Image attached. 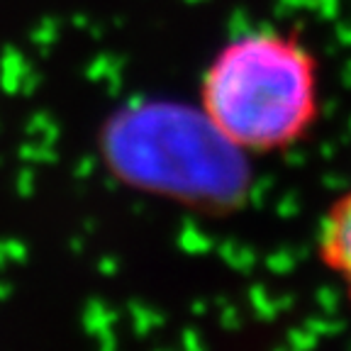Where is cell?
I'll return each mask as SVG.
<instances>
[{"label": "cell", "mask_w": 351, "mask_h": 351, "mask_svg": "<svg viewBox=\"0 0 351 351\" xmlns=\"http://www.w3.org/2000/svg\"><path fill=\"white\" fill-rule=\"evenodd\" d=\"M317 258L329 276H335L351 305V188H346L319 219Z\"/></svg>", "instance_id": "7a4b0ae2"}, {"label": "cell", "mask_w": 351, "mask_h": 351, "mask_svg": "<svg viewBox=\"0 0 351 351\" xmlns=\"http://www.w3.org/2000/svg\"><path fill=\"white\" fill-rule=\"evenodd\" d=\"M197 100L210 130L234 152H288L322 115L319 59L295 29L258 25L210 56Z\"/></svg>", "instance_id": "6da1fadb"}]
</instances>
